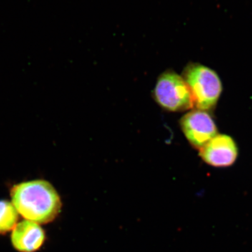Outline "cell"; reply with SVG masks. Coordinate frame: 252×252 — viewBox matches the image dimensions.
Instances as JSON below:
<instances>
[{
  "mask_svg": "<svg viewBox=\"0 0 252 252\" xmlns=\"http://www.w3.org/2000/svg\"><path fill=\"white\" fill-rule=\"evenodd\" d=\"M11 203L26 220L38 224L51 223L59 216L62 202L57 190L48 181L21 182L11 189Z\"/></svg>",
  "mask_w": 252,
  "mask_h": 252,
  "instance_id": "obj_1",
  "label": "cell"
},
{
  "mask_svg": "<svg viewBox=\"0 0 252 252\" xmlns=\"http://www.w3.org/2000/svg\"><path fill=\"white\" fill-rule=\"evenodd\" d=\"M182 77L188 86L197 109L207 111L216 106L221 94L222 84L215 71L203 64L190 63Z\"/></svg>",
  "mask_w": 252,
  "mask_h": 252,
  "instance_id": "obj_2",
  "label": "cell"
},
{
  "mask_svg": "<svg viewBox=\"0 0 252 252\" xmlns=\"http://www.w3.org/2000/svg\"><path fill=\"white\" fill-rule=\"evenodd\" d=\"M154 96L157 103L168 112H184L194 107L193 97L185 79L173 71L160 74Z\"/></svg>",
  "mask_w": 252,
  "mask_h": 252,
  "instance_id": "obj_3",
  "label": "cell"
},
{
  "mask_svg": "<svg viewBox=\"0 0 252 252\" xmlns=\"http://www.w3.org/2000/svg\"><path fill=\"white\" fill-rule=\"evenodd\" d=\"M180 126L189 143L199 150L217 135L216 124L207 111L187 113L181 119Z\"/></svg>",
  "mask_w": 252,
  "mask_h": 252,
  "instance_id": "obj_4",
  "label": "cell"
},
{
  "mask_svg": "<svg viewBox=\"0 0 252 252\" xmlns=\"http://www.w3.org/2000/svg\"><path fill=\"white\" fill-rule=\"evenodd\" d=\"M238 155L235 141L226 135H217L200 149V156L204 161L215 167L231 166Z\"/></svg>",
  "mask_w": 252,
  "mask_h": 252,
  "instance_id": "obj_5",
  "label": "cell"
},
{
  "mask_svg": "<svg viewBox=\"0 0 252 252\" xmlns=\"http://www.w3.org/2000/svg\"><path fill=\"white\" fill-rule=\"evenodd\" d=\"M45 238V233L40 225L28 220L17 223L11 237L13 247L19 252L38 251Z\"/></svg>",
  "mask_w": 252,
  "mask_h": 252,
  "instance_id": "obj_6",
  "label": "cell"
},
{
  "mask_svg": "<svg viewBox=\"0 0 252 252\" xmlns=\"http://www.w3.org/2000/svg\"><path fill=\"white\" fill-rule=\"evenodd\" d=\"M18 215L12 203L8 200H0V235L14 230L18 223Z\"/></svg>",
  "mask_w": 252,
  "mask_h": 252,
  "instance_id": "obj_7",
  "label": "cell"
}]
</instances>
